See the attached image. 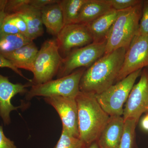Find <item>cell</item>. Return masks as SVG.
<instances>
[{"mask_svg": "<svg viewBox=\"0 0 148 148\" xmlns=\"http://www.w3.org/2000/svg\"><path fill=\"white\" fill-rule=\"evenodd\" d=\"M126 50L121 48L105 54L85 70L80 82V91L98 95L114 84Z\"/></svg>", "mask_w": 148, "mask_h": 148, "instance_id": "cell-1", "label": "cell"}, {"mask_svg": "<svg viewBox=\"0 0 148 148\" xmlns=\"http://www.w3.org/2000/svg\"><path fill=\"white\" fill-rule=\"evenodd\" d=\"M75 99L79 138L88 147L98 140L110 116L102 108L94 94L80 91Z\"/></svg>", "mask_w": 148, "mask_h": 148, "instance_id": "cell-2", "label": "cell"}, {"mask_svg": "<svg viewBox=\"0 0 148 148\" xmlns=\"http://www.w3.org/2000/svg\"><path fill=\"white\" fill-rule=\"evenodd\" d=\"M143 3L142 1L132 7L119 11L106 38L105 54L121 48L127 49L138 31Z\"/></svg>", "mask_w": 148, "mask_h": 148, "instance_id": "cell-3", "label": "cell"}, {"mask_svg": "<svg viewBox=\"0 0 148 148\" xmlns=\"http://www.w3.org/2000/svg\"><path fill=\"white\" fill-rule=\"evenodd\" d=\"M56 38L46 40L38 51L33 66L32 85L44 83L58 73L63 58Z\"/></svg>", "mask_w": 148, "mask_h": 148, "instance_id": "cell-4", "label": "cell"}, {"mask_svg": "<svg viewBox=\"0 0 148 148\" xmlns=\"http://www.w3.org/2000/svg\"><path fill=\"white\" fill-rule=\"evenodd\" d=\"M142 71L133 72L101 94L95 95L100 106L110 116H122L123 106Z\"/></svg>", "mask_w": 148, "mask_h": 148, "instance_id": "cell-5", "label": "cell"}, {"mask_svg": "<svg viewBox=\"0 0 148 148\" xmlns=\"http://www.w3.org/2000/svg\"><path fill=\"white\" fill-rule=\"evenodd\" d=\"M85 70V68H81L66 76L44 83L32 85L26 93V98L30 100L36 96L76 98L80 92V82Z\"/></svg>", "mask_w": 148, "mask_h": 148, "instance_id": "cell-6", "label": "cell"}, {"mask_svg": "<svg viewBox=\"0 0 148 148\" xmlns=\"http://www.w3.org/2000/svg\"><path fill=\"white\" fill-rule=\"evenodd\" d=\"M106 45V40L101 42H92L72 50L63 58L57 74L58 78L68 75L81 68L90 67L105 55Z\"/></svg>", "mask_w": 148, "mask_h": 148, "instance_id": "cell-7", "label": "cell"}, {"mask_svg": "<svg viewBox=\"0 0 148 148\" xmlns=\"http://www.w3.org/2000/svg\"><path fill=\"white\" fill-rule=\"evenodd\" d=\"M148 67V37L135 35L125 55L116 83L133 72Z\"/></svg>", "mask_w": 148, "mask_h": 148, "instance_id": "cell-8", "label": "cell"}, {"mask_svg": "<svg viewBox=\"0 0 148 148\" xmlns=\"http://www.w3.org/2000/svg\"><path fill=\"white\" fill-rule=\"evenodd\" d=\"M124 121L133 118L139 121L143 114L148 112V68L142 69L139 82L134 85L124 106Z\"/></svg>", "mask_w": 148, "mask_h": 148, "instance_id": "cell-9", "label": "cell"}, {"mask_svg": "<svg viewBox=\"0 0 148 148\" xmlns=\"http://www.w3.org/2000/svg\"><path fill=\"white\" fill-rule=\"evenodd\" d=\"M59 51L69 54L75 49L93 42L91 34L84 24L65 25L56 37Z\"/></svg>", "mask_w": 148, "mask_h": 148, "instance_id": "cell-10", "label": "cell"}, {"mask_svg": "<svg viewBox=\"0 0 148 148\" xmlns=\"http://www.w3.org/2000/svg\"><path fill=\"white\" fill-rule=\"evenodd\" d=\"M44 100L58 113L62 122V128L73 136L79 138L78 108L75 98L52 96L46 97Z\"/></svg>", "mask_w": 148, "mask_h": 148, "instance_id": "cell-11", "label": "cell"}, {"mask_svg": "<svg viewBox=\"0 0 148 148\" xmlns=\"http://www.w3.org/2000/svg\"><path fill=\"white\" fill-rule=\"evenodd\" d=\"M32 85L30 82L25 84L12 83L8 77L0 74V116L5 125L10 123L11 112L20 108L19 106H13L11 102V99L17 94L27 93V88Z\"/></svg>", "mask_w": 148, "mask_h": 148, "instance_id": "cell-12", "label": "cell"}, {"mask_svg": "<svg viewBox=\"0 0 148 148\" xmlns=\"http://www.w3.org/2000/svg\"><path fill=\"white\" fill-rule=\"evenodd\" d=\"M122 116H110L97 141L100 148H118L124 130Z\"/></svg>", "mask_w": 148, "mask_h": 148, "instance_id": "cell-13", "label": "cell"}, {"mask_svg": "<svg viewBox=\"0 0 148 148\" xmlns=\"http://www.w3.org/2000/svg\"><path fill=\"white\" fill-rule=\"evenodd\" d=\"M33 41L10 53L2 54L18 69L32 72L35 59L38 52Z\"/></svg>", "mask_w": 148, "mask_h": 148, "instance_id": "cell-14", "label": "cell"}, {"mask_svg": "<svg viewBox=\"0 0 148 148\" xmlns=\"http://www.w3.org/2000/svg\"><path fill=\"white\" fill-rule=\"evenodd\" d=\"M119 11L111 9L89 23L86 24L93 42H103L106 40L109 31L117 18Z\"/></svg>", "mask_w": 148, "mask_h": 148, "instance_id": "cell-15", "label": "cell"}, {"mask_svg": "<svg viewBox=\"0 0 148 148\" xmlns=\"http://www.w3.org/2000/svg\"><path fill=\"white\" fill-rule=\"evenodd\" d=\"M59 2L47 6L41 10L43 24L49 34L56 37L65 26Z\"/></svg>", "mask_w": 148, "mask_h": 148, "instance_id": "cell-16", "label": "cell"}, {"mask_svg": "<svg viewBox=\"0 0 148 148\" xmlns=\"http://www.w3.org/2000/svg\"><path fill=\"white\" fill-rule=\"evenodd\" d=\"M26 22L28 28V37L33 41L44 34L41 12L29 4L25 6L16 13Z\"/></svg>", "mask_w": 148, "mask_h": 148, "instance_id": "cell-17", "label": "cell"}, {"mask_svg": "<svg viewBox=\"0 0 148 148\" xmlns=\"http://www.w3.org/2000/svg\"><path fill=\"white\" fill-rule=\"evenodd\" d=\"M111 9L109 0H87L80 11L77 24H87Z\"/></svg>", "mask_w": 148, "mask_h": 148, "instance_id": "cell-18", "label": "cell"}, {"mask_svg": "<svg viewBox=\"0 0 148 148\" xmlns=\"http://www.w3.org/2000/svg\"><path fill=\"white\" fill-rule=\"evenodd\" d=\"M32 41L21 34H8L0 33V53H10Z\"/></svg>", "mask_w": 148, "mask_h": 148, "instance_id": "cell-19", "label": "cell"}, {"mask_svg": "<svg viewBox=\"0 0 148 148\" xmlns=\"http://www.w3.org/2000/svg\"><path fill=\"white\" fill-rule=\"evenodd\" d=\"M87 0H61L59 3L64 15V23L77 24L80 11Z\"/></svg>", "mask_w": 148, "mask_h": 148, "instance_id": "cell-20", "label": "cell"}, {"mask_svg": "<svg viewBox=\"0 0 148 148\" xmlns=\"http://www.w3.org/2000/svg\"><path fill=\"white\" fill-rule=\"evenodd\" d=\"M139 121L133 118L124 121L123 134L118 148H136V126Z\"/></svg>", "mask_w": 148, "mask_h": 148, "instance_id": "cell-21", "label": "cell"}, {"mask_svg": "<svg viewBox=\"0 0 148 148\" xmlns=\"http://www.w3.org/2000/svg\"><path fill=\"white\" fill-rule=\"evenodd\" d=\"M87 146L80 139L73 136L62 128L60 138L54 148H87Z\"/></svg>", "mask_w": 148, "mask_h": 148, "instance_id": "cell-22", "label": "cell"}, {"mask_svg": "<svg viewBox=\"0 0 148 148\" xmlns=\"http://www.w3.org/2000/svg\"><path fill=\"white\" fill-rule=\"evenodd\" d=\"M136 35L148 37V1H143L142 15Z\"/></svg>", "mask_w": 148, "mask_h": 148, "instance_id": "cell-23", "label": "cell"}, {"mask_svg": "<svg viewBox=\"0 0 148 148\" xmlns=\"http://www.w3.org/2000/svg\"><path fill=\"white\" fill-rule=\"evenodd\" d=\"M30 0H7L5 7L7 15L16 14L25 6L29 4Z\"/></svg>", "mask_w": 148, "mask_h": 148, "instance_id": "cell-24", "label": "cell"}, {"mask_svg": "<svg viewBox=\"0 0 148 148\" xmlns=\"http://www.w3.org/2000/svg\"><path fill=\"white\" fill-rule=\"evenodd\" d=\"M111 7L117 11L125 10L138 4L140 0H109Z\"/></svg>", "mask_w": 148, "mask_h": 148, "instance_id": "cell-25", "label": "cell"}, {"mask_svg": "<svg viewBox=\"0 0 148 148\" xmlns=\"http://www.w3.org/2000/svg\"><path fill=\"white\" fill-rule=\"evenodd\" d=\"M0 33L8 34H20L17 27L8 15L6 16L2 26L0 29Z\"/></svg>", "mask_w": 148, "mask_h": 148, "instance_id": "cell-26", "label": "cell"}, {"mask_svg": "<svg viewBox=\"0 0 148 148\" xmlns=\"http://www.w3.org/2000/svg\"><path fill=\"white\" fill-rule=\"evenodd\" d=\"M12 22L18 29L20 34L28 37V28L24 19L16 14H8Z\"/></svg>", "mask_w": 148, "mask_h": 148, "instance_id": "cell-27", "label": "cell"}, {"mask_svg": "<svg viewBox=\"0 0 148 148\" xmlns=\"http://www.w3.org/2000/svg\"><path fill=\"white\" fill-rule=\"evenodd\" d=\"M0 68H6L11 69L12 71L15 72L16 74H18L20 76L29 80V82H32V80L29 79L27 78V77L24 76L23 73H21V72L19 69L16 68L15 66H14L13 64L11 63L10 61L5 58L1 53H0Z\"/></svg>", "mask_w": 148, "mask_h": 148, "instance_id": "cell-28", "label": "cell"}, {"mask_svg": "<svg viewBox=\"0 0 148 148\" xmlns=\"http://www.w3.org/2000/svg\"><path fill=\"white\" fill-rule=\"evenodd\" d=\"M58 0H30L29 5L41 10L47 6L58 3Z\"/></svg>", "mask_w": 148, "mask_h": 148, "instance_id": "cell-29", "label": "cell"}, {"mask_svg": "<svg viewBox=\"0 0 148 148\" xmlns=\"http://www.w3.org/2000/svg\"><path fill=\"white\" fill-rule=\"evenodd\" d=\"M0 148H16L14 142L5 135L3 127L0 125Z\"/></svg>", "mask_w": 148, "mask_h": 148, "instance_id": "cell-30", "label": "cell"}, {"mask_svg": "<svg viewBox=\"0 0 148 148\" xmlns=\"http://www.w3.org/2000/svg\"><path fill=\"white\" fill-rule=\"evenodd\" d=\"M7 0H0V29L2 26L6 16L5 7Z\"/></svg>", "mask_w": 148, "mask_h": 148, "instance_id": "cell-31", "label": "cell"}, {"mask_svg": "<svg viewBox=\"0 0 148 148\" xmlns=\"http://www.w3.org/2000/svg\"><path fill=\"white\" fill-rule=\"evenodd\" d=\"M140 128L143 131L148 132V112L144 114L140 119Z\"/></svg>", "mask_w": 148, "mask_h": 148, "instance_id": "cell-32", "label": "cell"}, {"mask_svg": "<svg viewBox=\"0 0 148 148\" xmlns=\"http://www.w3.org/2000/svg\"><path fill=\"white\" fill-rule=\"evenodd\" d=\"M87 148H99V146L98 143H97V141L96 142H94V143H92V144H90V145L87 147Z\"/></svg>", "mask_w": 148, "mask_h": 148, "instance_id": "cell-33", "label": "cell"}, {"mask_svg": "<svg viewBox=\"0 0 148 148\" xmlns=\"http://www.w3.org/2000/svg\"></svg>", "mask_w": 148, "mask_h": 148, "instance_id": "cell-34", "label": "cell"}]
</instances>
